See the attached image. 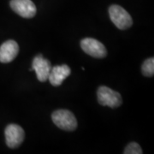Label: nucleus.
I'll use <instances>...</instances> for the list:
<instances>
[{
  "instance_id": "9d476101",
  "label": "nucleus",
  "mask_w": 154,
  "mask_h": 154,
  "mask_svg": "<svg viewBox=\"0 0 154 154\" xmlns=\"http://www.w3.org/2000/svg\"><path fill=\"white\" fill-rule=\"evenodd\" d=\"M141 71L145 76L152 77L154 74V58L151 57L145 61L141 66Z\"/></svg>"
},
{
  "instance_id": "6e6552de",
  "label": "nucleus",
  "mask_w": 154,
  "mask_h": 154,
  "mask_svg": "<svg viewBox=\"0 0 154 154\" xmlns=\"http://www.w3.org/2000/svg\"><path fill=\"white\" fill-rule=\"evenodd\" d=\"M19 52V45L15 40H7L0 46V63H8L14 60Z\"/></svg>"
},
{
  "instance_id": "9b49d317",
  "label": "nucleus",
  "mask_w": 154,
  "mask_h": 154,
  "mask_svg": "<svg viewBox=\"0 0 154 154\" xmlns=\"http://www.w3.org/2000/svg\"><path fill=\"white\" fill-rule=\"evenodd\" d=\"M124 154H141L142 153V149L140 146V145L135 142L129 143L126 146L124 150Z\"/></svg>"
},
{
  "instance_id": "0eeeda50",
  "label": "nucleus",
  "mask_w": 154,
  "mask_h": 154,
  "mask_svg": "<svg viewBox=\"0 0 154 154\" xmlns=\"http://www.w3.org/2000/svg\"><path fill=\"white\" fill-rule=\"evenodd\" d=\"M51 69V62L44 58L41 54H38L33 58L32 68L30 69V70H34L38 81L40 82H45L48 80Z\"/></svg>"
},
{
  "instance_id": "f03ea898",
  "label": "nucleus",
  "mask_w": 154,
  "mask_h": 154,
  "mask_svg": "<svg viewBox=\"0 0 154 154\" xmlns=\"http://www.w3.org/2000/svg\"><path fill=\"white\" fill-rule=\"evenodd\" d=\"M109 15L111 22L121 30L129 28L133 25V20L128 12L120 5H111L109 8Z\"/></svg>"
},
{
  "instance_id": "39448f33",
  "label": "nucleus",
  "mask_w": 154,
  "mask_h": 154,
  "mask_svg": "<svg viewBox=\"0 0 154 154\" xmlns=\"http://www.w3.org/2000/svg\"><path fill=\"white\" fill-rule=\"evenodd\" d=\"M81 47L87 54L96 58H103L107 55L105 45L95 38H83L81 41Z\"/></svg>"
},
{
  "instance_id": "423d86ee",
  "label": "nucleus",
  "mask_w": 154,
  "mask_h": 154,
  "mask_svg": "<svg viewBox=\"0 0 154 154\" xmlns=\"http://www.w3.org/2000/svg\"><path fill=\"white\" fill-rule=\"evenodd\" d=\"M11 8L23 18H33L36 15V6L31 0H11Z\"/></svg>"
},
{
  "instance_id": "7ed1b4c3",
  "label": "nucleus",
  "mask_w": 154,
  "mask_h": 154,
  "mask_svg": "<svg viewBox=\"0 0 154 154\" xmlns=\"http://www.w3.org/2000/svg\"><path fill=\"white\" fill-rule=\"evenodd\" d=\"M97 97L99 105L109 106L112 109L119 107L122 103L121 94L105 86L99 87L97 92Z\"/></svg>"
},
{
  "instance_id": "f257e3e1",
  "label": "nucleus",
  "mask_w": 154,
  "mask_h": 154,
  "mask_svg": "<svg viewBox=\"0 0 154 154\" xmlns=\"http://www.w3.org/2000/svg\"><path fill=\"white\" fill-rule=\"evenodd\" d=\"M52 122L57 127L65 131H74L77 128L75 115L68 110H55L51 115Z\"/></svg>"
},
{
  "instance_id": "20e7f679",
  "label": "nucleus",
  "mask_w": 154,
  "mask_h": 154,
  "mask_svg": "<svg viewBox=\"0 0 154 154\" xmlns=\"http://www.w3.org/2000/svg\"><path fill=\"white\" fill-rule=\"evenodd\" d=\"M5 140L10 148H17L23 142L25 133L22 127L17 124H9L5 130Z\"/></svg>"
},
{
  "instance_id": "1a4fd4ad",
  "label": "nucleus",
  "mask_w": 154,
  "mask_h": 154,
  "mask_svg": "<svg viewBox=\"0 0 154 154\" xmlns=\"http://www.w3.org/2000/svg\"><path fill=\"white\" fill-rule=\"evenodd\" d=\"M70 73H71L70 68L67 64L57 65L51 69L48 80L52 86L58 87L63 82V81L67 77L69 76Z\"/></svg>"
}]
</instances>
